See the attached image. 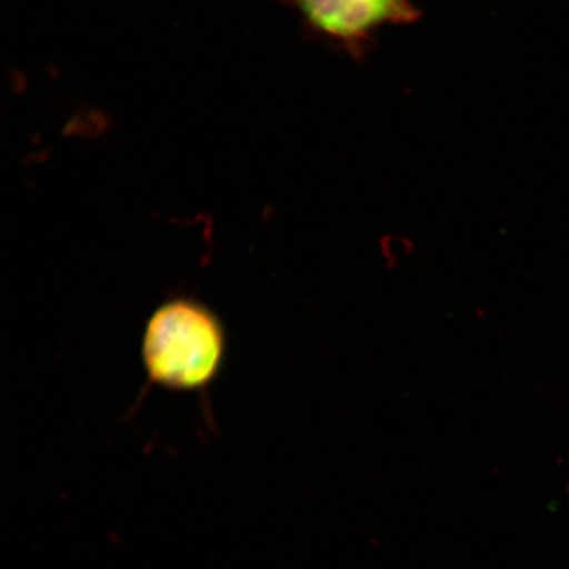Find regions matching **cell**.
I'll return each instance as SVG.
<instances>
[{
	"label": "cell",
	"instance_id": "cell-1",
	"mask_svg": "<svg viewBox=\"0 0 569 569\" xmlns=\"http://www.w3.org/2000/svg\"><path fill=\"white\" fill-rule=\"evenodd\" d=\"M226 351L222 323L189 297L162 303L148 320L142 361L149 381L170 390H202L216 379Z\"/></svg>",
	"mask_w": 569,
	"mask_h": 569
},
{
	"label": "cell",
	"instance_id": "cell-2",
	"mask_svg": "<svg viewBox=\"0 0 569 569\" xmlns=\"http://www.w3.org/2000/svg\"><path fill=\"white\" fill-rule=\"evenodd\" d=\"M300 16L305 31L355 61L365 60L383 28L422 17L412 0H279Z\"/></svg>",
	"mask_w": 569,
	"mask_h": 569
}]
</instances>
